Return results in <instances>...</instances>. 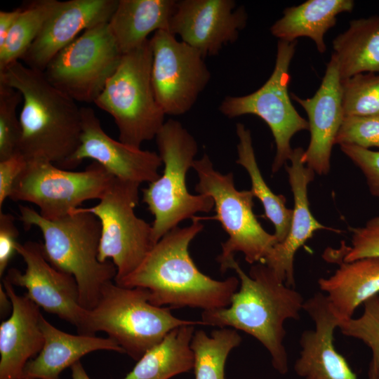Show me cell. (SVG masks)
<instances>
[{"label": "cell", "mask_w": 379, "mask_h": 379, "mask_svg": "<svg viewBox=\"0 0 379 379\" xmlns=\"http://www.w3.org/2000/svg\"><path fill=\"white\" fill-rule=\"evenodd\" d=\"M203 229L195 216L190 225L171 230L152 246L138 267L117 284L145 288L149 302L159 307L205 311L229 306L239 286V278L213 279L202 273L190 256V244Z\"/></svg>", "instance_id": "cell-1"}, {"label": "cell", "mask_w": 379, "mask_h": 379, "mask_svg": "<svg viewBox=\"0 0 379 379\" xmlns=\"http://www.w3.org/2000/svg\"><path fill=\"white\" fill-rule=\"evenodd\" d=\"M227 269L237 273L239 290L229 306L203 311L201 321L206 326L232 328L254 337L270 354L273 367L281 374L286 373L284 325L288 319H299L305 300L263 263L253 264L246 274L233 259Z\"/></svg>", "instance_id": "cell-2"}, {"label": "cell", "mask_w": 379, "mask_h": 379, "mask_svg": "<svg viewBox=\"0 0 379 379\" xmlns=\"http://www.w3.org/2000/svg\"><path fill=\"white\" fill-rule=\"evenodd\" d=\"M0 83L22 97L18 152L27 161L44 159L62 168L80 145L81 115L76 101L53 86L43 72L20 60L0 71Z\"/></svg>", "instance_id": "cell-3"}, {"label": "cell", "mask_w": 379, "mask_h": 379, "mask_svg": "<svg viewBox=\"0 0 379 379\" xmlns=\"http://www.w3.org/2000/svg\"><path fill=\"white\" fill-rule=\"evenodd\" d=\"M19 211L25 229L36 227L41 232L43 251L48 261L75 279L81 306L93 309L105 286L117 275L112 262H102L98 259L101 234L98 218L80 207L57 220L45 219L26 206L20 205Z\"/></svg>", "instance_id": "cell-4"}, {"label": "cell", "mask_w": 379, "mask_h": 379, "mask_svg": "<svg viewBox=\"0 0 379 379\" xmlns=\"http://www.w3.org/2000/svg\"><path fill=\"white\" fill-rule=\"evenodd\" d=\"M163 173L142 190V202L154 216V245L186 219L200 212L209 213L214 202L209 196L190 194L186 175L192 168L198 152L194 137L177 120L166 121L156 136Z\"/></svg>", "instance_id": "cell-5"}, {"label": "cell", "mask_w": 379, "mask_h": 379, "mask_svg": "<svg viewBox=\"0 0 379 379\" xmlns=\"http://www.w3.org/2000/svg\"><path fill=\"white\" fill-rule=\"evenodd\" d=\"M88 321L91 335L98 331L106 333L135 360L173 329L204 325L201 320L175 317L168 307L153 305L145 288L124 287L112 281L103 288L96 306L88 310Z\"/></svg>", "instance_id": "cell-6"}, {"label": "cell", "mask_w": 379, "mask_h": 379, "mask_svg": "<svg viewBox=\"0 0 379 379\" xmlns=\"http://www.w3.org/2000/svg\"><path fill=\"white\" fill-rule=\"evenodd\" d=\"M149 39L125 53L95 105L110 114L119 130V140L140 148L155 138L165 123V113L154 92Z\"/></svg>", "instance_id": "cell-7"}, {"label": "cell", "mask_w": 379, "mask_h": 379, "mask_svg": "<svg viewBox=\"0 0 379 379\" xmlns=\"http://www.w3.org/2000/svg\"><path fill=\"white\" fill-rule=\"evenodd\" d=\"M192 168L199 179L196 192L212 198L215 213L211 217L197 218L201 221H219L228 235L217 257L221 272L228 270L230 262L237 252L242 253L249 264L262 262L278 241L275 235L268 233L258 220L253 210L254 196L251 190H238L233 173L222 174L216 171L207 154L195 159Z\"/></svg>", "instance_id": "cell-8"}, {"label": "cell", "mask_w": 379, "mask_h": 379, "mask_svg": "<svg viewBox=\"0 0 379 379\" xmlns=\"http://www.w3.org/2000/svg\"><path fill=\"white\" fill-rule=\"evenodd\" d=\"M140 184L114 178L98 204L83 208L101 225L98 259H112L117 268L116 284L132 273L154 246L152 225L138 217Z\"/></svg>", "instance_id": "cell-9"}, {"label": "cell", "mask_w": 379, "mask_h": 379, "mask_svg": "<svg viewBox=\"0 0 379 379\" xmlns=\"http://www.w3.org/2000/svg\"><path fill=\"white\" fill-rule=\"evenodd\" d=\"M114 178L95 161L83 171H71L47 160H27L10 199L33 204L44 218L57 220L86 201L100 199Z\"/></svg>", "instance_id": "cell-10"}, {"label": "cell", "mask_w": 379, "mask_h": 379, "mask_svg": "<svg viewBox=\"0 0 379 379\" xmlns=\"http://www.w3.org/2000/svg\"><path fill=\"white\" fill-rule=\"evenodd\" d=\"M296 41H279L274 68L269 79L257 91L244 96H227L219 111L228 118L246 114L259 117L269 126L276 145L272 173H277L287 164L292 154L293 136L309 130L308 121L296 111L288 91L291 80L289 66Z\"/></svg>", "instance_id": "cell-11"}, {"label": "cell", "mask_w": 379, "mask_h": 379, "mask_svg": "<svg viewBox=\"0 0 379 379\" xmlns=\"http://www.w3.org/2000/svg\"><path fill=\"white\" fill-rule=\"evenodd\" d=\"M123 56L108 22L82 32L60 51L43 72L75 101L94 102Z\"/></svg>", "instance_id": "cell-12"}, {"label": "cell", "mask_w": 379, "mask_h": 379, "mask_svg": "<svg viewBox=\"0 0 379 379\" xmlns=\"http://www.w3.org/2000/svg\"><path fill=\"white\" fill-rule=\"evenodd\" d=\"M152 51V84L156 99L166 115L179 116L191 109L211 74L204 57L168 30L149 39Z\"/></svg>", "instance_id": "cell-13"}, {"label": "cell", "mask_w": 379, "mask_h": 379, "mask_svg": "<svg viewBox=\"0 0 379 379\" xmlns=\"http://www.w3.org/2000/svg\"><path fill=\"white\" fill-rule=\"evenodd\" d=\"M16 250L26 265L25 270L11 268L5 278L13 286L26 288V295L36 305L73 325L79 334L91 335L88 310L80 304L75 279L54 267L37 242L18 243Z\"/></svg>", "instance_id": "cell-14"}, {"label": "cell", "mask_w": 379, "mask_h": 379, "mask_svg": "<svg viewBox=\"0 0 379 379\" xmlns=\"http://www.w3.org/2000/svg\"><path fill=\"white\" fill-rule=\"evenodd\" d=\"M81 115L80 145L62 168H73L85 159H91L121 180L150 183L160 176L159 168L163 162L159 154L130 146L109 136L91 107H81Z\"/></svg>", "instance_id": "cell-15"}, {"label": "cell", "mask_w": 379, "mask_h": 379, "mask_svg": "<svg viewBox=\"0 0 379 379\" xmlns=\"http://www.w3.org/2000/svg\"><path fill=\"white\" fill-rule=\"evenodd\" d=\"M244 7L233 0L177 1L169 31L198 50L205 58L216 55L223 46L234 43L246 27Z\"/></svg>", "instance_id": "cell-16"}, {"label": "cell", "mask_w": 379, "mask_h": 379, "mask_svg": "<svg viewBox=\"0 0 379 379\" xmlns=\"http://www.w3.org/2000/svg\"><path fill=\"white\" fill-rule=\"evenodd\" d=\"M118 0H69L58 4L22 60L44 72L51 60L80 32L109 21Z\"/></svg>", "instance_id": "cell-17"}, {"label": "cell", "mask_w": 379, "mask_h": 379, "mask_svg": "<svg viewBox=\"0 0 379 379\" xmlns=\"http://www.w3.org/2000/svg\"><path fill=\"white\" fill-rule=\"evenodd\" d=\"M291 96L303 107L308 117L310 141L304 152V162L315 173L326 175L330 171L332 148L345 117L340 78L333 55L314 96L307 99L294 93Z\"/></svg>", "instance_id": "cell-18"}, {"label": "cell", "mask_w": 379, "mask_h": 379, "mask_svg": "<svg viewBox=\"0 0 379 379\" xmlns=\"http://www.w3.org/2000/svg\"><path fill=\"white\" fill-rule=\"evenodd\" d=\"M303 310L314 322L315 328L301 335V351L294 365L295 373L304 379H357L334 347L333 333L340 320L326 295L314 294L305 301Z\"/></svg>", "instance_id": "cell-19"}, {"label": "cell", "mask_w": 379, "mask_h": 379, "mask_svg": "<svg viewBox=\"0 0 379 379\" xmlns=\"http://www.w3.org/2000/svg\"><path fill=\"white\" fill-rule=\"evenodd\" d=\"M305 150L293 149L291 165H285L294 199L291 227L286 239L277 243L261 263L271 269L277 277L289 287H295L294 256L297 251L319 230H338L327 227L313 216L310 208L307 187L315 173L303 160Z\"/></svg>", "instance_id": "cell-20"}, {"label": "cell", "mask_w": 379, "mask_h": 379, "mask_svg": "<svg viewBox=\"0 0 379 379\" xmlns=\"http://www.w3.org/2000/svg\"><path fill=\"white\" fill-rule=\"evenodd\" d=\"M3 286L11 298L12 312L0 325V379L23 378L27 363L43 348L39 307L26 294L20 295L6 278Z\"/></svg>", "instance_id": "cell-21"}, {"label": "cell", "mask_w": 379, "mask_h": 379, "mask_svg": "<svg viewBox=\"0 0 379 379\" xmlns=\"http://www.w3.org/2000/svg\"><path fill=\"white\" fill-rule=\"evenodd\" d=\"M41 328L44 337L43 348L36 357L27 363L23 378L60 379L62 371L90 352L109 350L125 353L115 341L108 337L69 334L53 326L44 316L41 319Z\"/></svg>", "instance_id": "cell-22"}, {"label": "cell", "mask_w": 379, "mask_h": 379, "mask_svg": "<svg viewBox=\"0 0 379 379\" xmlns=\"http://www.w3.org/2000/svg\"><path fill=\"white\" fill-rule=\"evenodd\" d=\"M331 277L320 278L319 287L326 293L340 320L352 318L356 309L379 293V258L338 262Z\"/></svg>", "instance_id": "cell-23"}, {"label": "cell", "mask_w": 379, "mask_h": 379, "mask_svg": "<svg viewBox=\"0 0 379 379\" xmlns=\"http://www.w3.org/2000/svg\"><path fill=\"white\" fill-rule=\"evenodd\" d=\"M176 4L175 0H118L108 25L122 54L143 45L152 32L169 31Z\"/></svg>", "instance_id": "cell-24"}, {"label": "cell", "mask_w": 379, "mask_h": 379, "mask_svg": "<svg viewBox=\"0 0 379 379\" xmlns=\"http://www.w3.org/2000/svg\"><path fill=\"white\" fill-rule=\"evenodd\" d=\"M354 6L352 0H307L285 8L283 16L271 26L270 32L279 41L289 43L299 37H309L318 51L324 53L326 50L324 34L335 26L338 15L351 12Z\"/></svg>", "instance_id": "cell-25"}, {"label": "cell", "mask_w": 379, "mask_h": 379, "mask_svg": "<svg viewBox=\"0 0 379 379\" xmlns=\"http://www.w3.org/2000/svg\"><path fill=\"white\" fill-rule=\"evenodd\" d=\"M340 80L362 73H379V14L352 20L333 41Z\"/></svg>", "instance_id": "cell-26"}, {"label": "cell", "mask_w": 379, "mask_h": 379, "mask_svg": "<svg viewBox=\"0 0 379 379\" xmlns=\"http://www.w3.org/2000/svg\"><path fill=\"white\" fill-rule=\"evenodd\" d=\"M194 325L177 327L138 360L123 379H169L188 372L194 366V354L190 347Z\"/></svg>", "instance_id": "cell-27"}, {"label": "cell", "mask_w": 379, "mask_h": 379, "mask_svg": "<svg viewBox=\"0 0 379 379\" xmlns=\"http://www.w3.org/2000/svg\"><path fill=\"white\" fill-rule=\"evenodd\" d=\"M236 133L238 137V158L236 163L247 171L251 182V190L254 197L262 203L265 215L273 224L275 230L274 234L278 243H280L288 234L293 210L287 208L285 197L274 194L265 182L256 161L249 129L243 124L237 123Z\"/></svg>", "instance_id": "cell-28"}, {"label": "cell", "mask_w": 379, "mask_h": 379, "mask_svg": "<svg viewBox=\"0 0 379 379\" xmlns=\"http://www.w3.org/2000/svg\"><path fill=\"white\" fill-rule=\"evenodd\" d=\"M241 342L239 333L232 328H219L211 335L203 330L194 331L190 347L194 354L195 379H225L227 358Z\"/></svg>", "instance_id": "cell-29"}, {"label": "cell", "mask_w": 379, "mask_h": 379, "mask_svg": "<svg viewBox=\"0 0 379 379\" xmlns=\"http://www.w3.org/2000/svg\"><path fill=\"white\" fill-rule=\"evenodd\" d=\"M57 0H38L22 9L0 46V71L22 60L55 9Z\"/></svg>", "instance_id": "cell-30"}, {"label": "cell", "mask_w": 379, "mask_h": 379, "mask_svg": "<svg viewBox=\"0 0 379 379\" xmlns=\"http://www.w3.org/2000/svg\"><path fill=\"white\" fill-rule=\"evenodd\" d=\"M345 117L379 114V73H362L340 80Z\"/></svg>", "instance_id": "cell-31"}, {"label": "cell", "mask_w": 379, "mask_h": 379, "mask_svg": "<svg viewBox=\"0 0 379 379\" xmlns=\"http://www.w3.org/2000/svg\"><path fill=\"white\" fill-rule=\"evenodd\" d=\"M363 314L357 319L341 320L340 332L349 337L363 341L372 351L368 379L379 378V296L375 295L364 303Z\"/></svg>", "instance_id": "cell-32"}, {"label": "cell", "mask_w": 379, "mask_h": 379, "mask_svg": "<svg viewBox=\"0 0 379 379\" xmlns=\"http://www.w3.org/2000/svg\"><path fill=\"white\" fill-rule=\"evenodd\" d=\"M21 100L19 91L0 83V161L18 152L22 128L16 109Z\"/></svg>", "instance_id": "cell-33"}, {"label": "cell", "mask_w": 379, "mask_h": 379, "mask_svg": "<svg viewBox=\"0 0 379 379\" xmlns=\"http://www.w3.org/2000/svg\"><path fill=\"white\" fill-rule=\"evenodd\" d=\"M335 144L379 147V114L345 117Z\"/></svg>", "instance_id": "cell-34"}, {"label": "cell", "mask_w": 379, "mask_h": 379, "mask_svg": "<svg viewBox=\"0 0 379 379\" xmlns=\"http://www.w3.org/2000/svg\"><path fill=\"white\" fill-rule=\"evenodd\" d=\"M351 246H342L337 252L341 261L351 262L356 260L379 258V216L372 218L362 227H351Z\"/></svg>", "instance_id": "cell-35"}, {"label": "cell", "mask_w": 379, "mask_h": 379, "mask_svg": "<svg viewBox=\"0 0 379 379\" xmlns=\"http://www.w3.org/2000/svg\"><path fill=\"white\" fill-rule=\"evenodd\" d=\"M341 151L361 170L371 194L379 198V151L340 145Z\"/></svg>", "instance_id": "cell-36"}, {"label": "cell", "mask_w": 379, "mask_h": 379, "mask_svg": "<svg viewBox=\"0 0 379 379\" xmlns=\"http://www.w3.org/2000/svg\"><path fill=\"white\" fill-rule=\"evenodd\" d=\"M19 230L15 218L0 211V277H2L15 253H17Z\"/></svg>", "instance_id": "cell-37"}, {"label": "cell", "mask_w": 379, "mask_h": 379, "mask_svg": "<svg viewBox=\"0 0 379 379\" xmlns=\"http://www.w3.org/2000/svg\"><path fill=\"white\" fill-rule=\"evenodd\" d=\"M27 160L19 152L0 161V209L10 198L14 184L25 168Z\"/></svg>", "instance_id": "cell-38"}, {"label": "cell", "mask_w": 379, "mask_h": 379, "mask_svg": "<svg viewBox=\"0 0 379 379\" xmlns=\"http://www.w3.org/2000/svg\"><path fill=\"white\" fill-rule=\"evenodd\" d=\"M21 8H18L11 11H0V46H1L9 32L20 15Z\"/></svg>", "instance_id": "cell-39"}, {"label": "cell", "mask_w": 379, "mask_h": 379, "mask_svg": "<svg viewBox=\"0 0 379 379\" xmlns=\"http://www.w3.org/2000/svg\"><path fill=\"white\" fill-rule=\"evenodd\" d=\"M12 312V302L2 284H0V314L1 318Z\"/></svg>", "instance_id": "cell-40"}, {"label": "cell", "mask_w": 379, "mask_h": 379, "mask_svg": "<svg viewBox=\"0 0 379 379\" xmlns=\"http://www.w3.org/2000/svg\"><path fill=\"white\" fill-rule=\"evenodd\" d=\"M70 368L72 379H91L80 361L75 363Z\"/></svg>", "instance_id": "cell-41"}, {"label": "cell", "mask_w": 379, "mask_h": 379, "mask_svg": "<svg viewBox=\"0 0 379 379\" xmlns=\"http://www.w3.org/2000/svg\"><path fill=\"white\" fill-rule=\"evenodd\" d=\"M19 379H29V378H19Z\"/></svg>", "instance_id": "cell-42"}]
</instances>
